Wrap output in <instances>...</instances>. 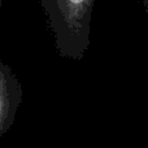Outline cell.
Masks as SVG:
<instances>
[{
	"label": "cell",
	"mask_w": 148,
	"mask_h": 148,
	"mask_svg": "<svg viewBox=\"0 0 148 148\" xmlns=\"http://www.w3.org/2000/svg\"><path fill=\"white\" fill-rule=\"evenodd\" d=\"M55 36L59 55L79 61L90 47L92 10L96 0H39Z\"/></svg>",
	"instance_id": "1"
},
{
	"label": "cell",
	"mask_w": 148,
	"mask_h": 148,
	"mask_svg": "<svg viewBox=\"0 0 148 148\" xmlns=\"http://www.w3.org/2000/svg\"><path fill=\"white\" fill-rule=\"evenodd\" d=\"M3 0H0L1 9ZM22 101V87L10 69L0 56V138L9 131Z\"/></svg>",
	"instance_id": "2"
},
{
	"label": "cell",
	"mask_w": 148,
	"mask_h": 148,
	"mask_svg": "<svg viewBox=\"0 0 148 148\" xmlns=\"http://www.w3.org/2000/svg\"><path fill=\"white\" fill-rule=\"evenodd\" d=\"M136 1H138V4H140L143 10L148 14V0H136Z\"/></svg>",
	"instance_id": "3"
}]
</instances>
